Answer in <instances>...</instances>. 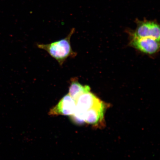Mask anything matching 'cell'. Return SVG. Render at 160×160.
I'll use <instances>...</instances> for the list:
<instances>
[{"label":"cell","mask_w":160,"mask_h":160,"mask_svg":"<svg viewBox=\"0 0 160 160\" xmlns=\"http://www.w3.org/2000/svg\"><path fill=\"white\" fill-rule=\"evenodd\" d=\"M75 31V29L73 28L65 38L47 44H39L37 47L47 51L60 66H62L68 58L74 57L77 55L72 49L71 44V38Z\"/></svg>","instance_id":"obj_1"},{"label":"cell","mask_w":160,"mask_h":160,"mask_svg":"<svg viewBox=\"0 0 160 160\" xmlns=\"http://www.w3.org/2000/svg\"><path fill=\"white\" fill-rule=\"evenodd\" d=\"M105 106L101 101L97 105L86 112L85 122L90 124L97 125L103 119Z\"/></svg>","instance_id":"obj_6"},{"label":"cell","mask_w":160,"mask_h":160,"mask_svg":"<svg viewBox=\"0 0 160 160\" xmlns=\"http://www.w3.org/2000/svg\"><path fill=\"white\" fill-rule=\"evenodd\" d=\"M76 101L68 94L64 96L57 104L52 108L49 112L51 116H70L73 115L76 109Z\"/></svg>","instance_id":"obj_3"},{"label":"cell","mask_w":160,"mask_h":160,"mask_svg":"<svg viewBox=\"0 0 160 160\" xmlns=\"http://www.w3.org/2000/svg\"><path fill=\"white\" fill-rule=\"evenodd\" d=\"M101 101L89 92L81 95L76 101V109L86 112Z\"/></svg>","instance_id":"obj_5"},{"label":"cell","mask_w":160,"mask_h":160,"mask_svg":"<svg viewBox=\"0 0 160 160\" xmlns=\"http://www.w3.org/2000/svg\"><path fill=\"white\" fill-rule=\"evenodd\" d=\"M160 28L154 22H138L137 29L132 37L138 38H151L160 41Z\"/></svg>","instance_id":"obj_2"},{"label":"cell","mask_w":160,"mask_h":160,"mask_svg":"<svg viewBox=\"0 0 160 160\" xmlns=\"http://www.w3.org/2000/svg\"><path fill=\"white\" fill-rule=\"evenodd\" d=\"M160 41L151 38H138L132 37L131 45L143 52L153 54L158 51Z\"/></svg>","instance_id":"obj_4"},{"label":"cell","mask_w":160,"mask_h":160,"mask_svg":"<svg viewBox=\"0 0 160 160\" xmlns=\"http://www.w3.org/2000/svg\"><path fill=\"white\" fill-rule=\"evenodd\" d=\"M89 86H83L75 78L72 79L69 88L68 94L76 102L78 98L83 94L90 92Z\"/></svg>","instance_id":"obj_7"}]
</instances>
